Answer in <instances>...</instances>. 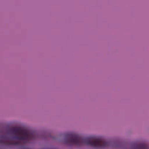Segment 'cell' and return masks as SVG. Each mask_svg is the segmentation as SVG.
Listing matches in <instances>:
<instances>
[{
  "mask_svg": "<svg viewBox=\"0 0 149 149\" xmlns=\"http://www.w3.org/2000/svg\"><path fill=\"white\" fill-rule=\"evenodd\" d=\"M10 130L18 140H27L33 135V132L29 127L17 124L12 125Z\"/></svg>",
  "mask_w": 149,
  "mask_h": 149,
  "instance_id": "obj_1",
  "label": "cell"
},
{
  "mask_svg": "<svg viewBox=\"0 0 149 149\" xmlns=\"http://www.w3.org/2000/svg\"><path fill=\"white\" fill-rule=\"evenodd\" d=\"M86 142L94 147H104L108 144L106 138L97 135H90L86 138Z\"/></svg>",
  "mask_w": 149,
  "mask_h": 149,
  "instance_id": "obj_2",
  "label": "cell"
},
{
  "mask_svg": "<svg viewBox=\"0 0 149 149\" xmlns=\"http://www.w3.org/2000/svg\"><path fill=\"white\" fill-rule=\"evenodd\" d=\"M42 149H56V148H43Z\"/></svg>",
  "mask_w": 149,
  "mask_h": 149,
  "instance_id": "obj_5",
  "label": "cell"
},
{
  "mask_svg": "<svg viewBox=\"0 0 149 149\" xmlns=\"http://www.w3.org/2000/svg\"><path fill=\"white\" fill-rule=\"evenodd\" d=\"M19 149H32V148H19Z\"/></svg>",
  "mask_w": 149,
  "mask_h": 149,
  "instance_id": "obj_6",
  "label": "cell"
},
{
  "mask_svg": "<svg viewBox=\"0 0 149 149\" xmlns=\"http://www.w3.org/2000/svg\"><path fill=\"white\" fill-rule=\"evenodd\" d=\"M65 141L72 145H79L84 141L82 137L77 133H68L65 135Z\"/></svg>",
  "mask_w": 149,
  "mask_h": 149,
  "instance_id": "obj_3",
  "label": "cell"
},
{
  "mask_svg": "<svg viewBox=\"0 0 149 149\" xmlns=\"http://www.w3.org/2000/svg\"><path fill=\"white\" fill-rule=\"evenodd\" d=\"M133 149H148V146L145 143H136L134 144Z\"/></svg>",
  "mask_w": 149,
  "mask_h": 149,
  "instance_id": "obj_4",
  "label": "cell"
}]
</instances>
